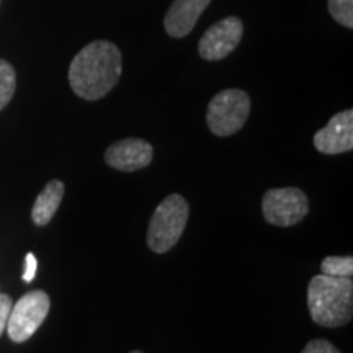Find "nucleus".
<instances>
[{"mask_svg": "<svg viewBox=\"0 0 353 353\" xmlns=\"http://www.w3.org/2000/svg\"><path fill=\"white\" fill-rule=\"evenodd\" d=\"M130 353H144V352H141V350H132V352H130Z\"/></svg>", "mask_w": 353, "mask_h": 353, "instance_id": "18", "label": "nucleus"}, {"mask_svg": "<svg viewBox=\"0 0 353 353\" xmlns=\"http://www.w3.org/2000/svg\"><path fill=\"white\" fill-rule=\"evenodd\" d=\"M321 272L329 276H347L353 275V259L347 257H325L321 263Z\"/></svg>", "mask_w": 353, "mask_h": 353, "instance_id": "13", "label": "nucleus"}, {"mask_svg": "<svg viewBox=\"0 0 353 353\" xmlns=\"http://www.w3.org/2000/svg\"><path fill=\"white\" fill-rule=\"evenodd\" d=\"M211 0H174L164 19L165 32L172 38H185L195 28Z\"/></svg>", "mask_w": 353, "mask_h": 353, "instance_id": "10", "label": "nucleus"}, {"mask_svg": "<svg viewBox=\"0 0 353 353\" xmlns=\"http://www.w3.org/2000/svg\"><path fill=\"white\" fill-rule=\"evenodd\" d=\"M123 57L117 44L97 39L77 52L69 68L72 92L83 100L103 99L120 82Z\"/></svg>", "mask_w": 353, "mask_h": 353, "instance_id": "1", "label": "nucleus"}, {"mask_svg": "<svg viewBox=\"0 0 353 353\" xmlns=\"http://www.w3.org/2000/svg\"><path fill=\"white\" fill-rule=\"evenodd\" d=\"M190 216L188 203L179 193H172L159 203L149 221L145 242L148 247L156 254L169 252L176 245L187 228Z\"/></svg>", "mask_w": 353, "mask_h": 353, "instance_id": "3", "label": "nucleus"}, {"mask_svg": "<svg viewBox=\"0 0 353 353\" xmlns=\"http://www.w3.org/2000/svg\"><path fill=\"white\" fill-rule=\"evenodd\" d=\"M242 34H244V25L237 17H228L203 34L198 44V52L206 61H219L231 54L239 46Z\"/></svg>", "mask_w": 353, "mask_h": 353, "instance_id": "7", "label": "nucleus"}, {"mask_svg": "<svg viewBox=\"0 0 353 353\" xmlns=\"http://www.w3.org/2000/svg\"><path fill=\"white\" fill-rule=\"evenodd\" d=\"M154 149L148 141L126 138L113 143L105 151V162L114 170L136 172L152 162Z\"/></svg>", "mask_w": 353, "mask_h": 353, "instance_id": "8", "label": "nucleus"}, {"mask_svg": "<svg viewBox=\"0 0 353 353\" xmlns=\"http://www.w3.org/2000/svg\"><path fill=\"white\" fill-rule=\"evenodd\" d=\"M38 268V260L32 252L26 254L25 257V272H23V281L25 283H32L34 280V275H37Z\"/></svg>", "mask_w": 353, "mask_h": 353, "instance_id": "17", "label": "nucleus"}, {"mask_svg": "<svg viewBox=\"0 0 353 353\" xmlns=\"http://www.w3.org/2000/svg\"><path fill=\"white\" fill-rule=\"evenodd\" d=\"M64 183L61 180H51L39 193L32 210V219L37 226H46L54 218L57 208L64 196Z\"/></svg>", "mask_w": 353, "mask_h": 353, "instance_id": "11", "label": "nucleus"}, {"mask_svg": "<svg viewBox=\"0 0 353 353\" xmlns=\"http://www.w3.org/2000/svg\"><path fill=\"white\" fill-rule=\"evenodd\" d=\"M13 301L8 294L0 293V337H2L3 330L7 329V322H8V316H10Z\"/></svg>", "mask_w": 353, "mask_h": 353, "instance_id": "16", "label": "nucleus"}, {"mask_svg": "<svg viewBox=\"0 0 353 353\" xmlns=\"http://www.w3.org/2000/svg\"><path fill=\"white\" fill-rule=\"evenodd\" d=\"M329 13L339 23L353 28V0H329Z\"/></svg>", "mask_w": 353, "mask_h": 353, "instance_id": "14", "label": "nucleus"}, {"mask_svg": "<svg viewBox=\"0 0 353 353\" xmlns=\"http://www.w3.org/2000/svg\"><path fill=\"white\" fill-rule=\"evenodd\" d=\"M301 353H342L334 343H330L325 339H314V341L307 342L306 347Z\"/></svg>", "mask_w": 353, "mask_h": 353, "instance_id": "15", "label": "nucleus"}, {"mask_svg": "<svg viewBox=\"0 0 353 353\" xmlns=\"http://www.w3.org/2000/svg\"><path fill=\"white\" fill-rule=\"evenodd\" d=\"M250 113V97L239 88H228L211 99L206 112L210 131L219 138L236 134Z\"/></svg>", "mask_w": 353, "mask_h": 353, "instance_id": "4", "label": "nucleus"}, {"mask_svg": "<svg viewBox=\"0 0 353 353\" xmlns=\"http://www.w3.org/2000/svg\"><path fill=\"white\" fill-rule=\"evenodd\" d=\"M51 307V299L46 291L33 290L21 296L12 306L7 322V334L12 342L23 343L32 339L41 327Z\"/></svg>", "mask_w": 353, "mask_h": 353, "instance_id": "5", "label": "nucleus"}, {"mask_svg": "<svg viewBox=\"0 0 353 353\" xmlns=\"http://www.w3.org/2000/svg\"><path fill=\"white\" fill-rule=\"evenodd\" d=\"M307 307L311 319L321 327H342L353 316V281L347 276L321 273L307 285Z\"/></svg>", "mask_w": 353, "mask_h": 353, "instance_id": "2", "label": "nucleus"}, {"mask_svg": "<svg viewBox=\"0 0 353 353\" xmlns=\"http://www.w3.org/2000/svg\"><path fill=\"white\" fill-rule=\"evenodd\" d=\"M262 213L272 226L290 228L306 218L309 200L306 193L296 187L272 188L263 195Z\"/></svg>", "mask_w": 353, "mask_h": 353, "instance_id": "6", "label": "nucleus"}, {"mask_svg": "<svg viewBox=\"0 0 353 353\" xmlns=\"http://www.w3.org/2000/svg\"><path fill=\"white\" fill-rule=\"evenodd\" d=\"M314 148L321 154L335 156V154L350 152L353 149V112L345 110L334 114L327 126L314 134Z\"/></svg>", "mask_w": 353, "mask_h": 353, "instance_id": "9", "label": "nucleus"}, {"mask_svg": "<svg viewBox=\"0 0 353 353\" xmlns=\"http://www.w3.org/2000/svg\"><path fill=\"white\" fill-rule=\"evenodd\" d=\"M17 90V74L10 63L0 59V112L10 103Z\"/></svg>", "mask_w": 353, "mask_h": 353, "instance_id": "12", "label": "nucleus"}]
</instances>
